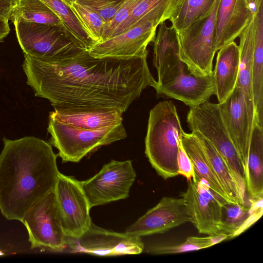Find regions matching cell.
Here are the masks:
<instances>
[{
	"label": "cell",
	"mask_w": 263,
	"mask_h": 263,
	"mask_svg": "<svg viewBox=\"0 0 263 263\" xmlns=\"http://www.w3.org/2000/svg\"><path fill=\"white\" fill-rule=\"evenodd\" d=\"M147 54L133 58L91 56L85 51L62 63H50L26 54L22 64L35 96L55 108H112L124 113L146 88L157 81Z\"/></svg>",
	"instance_id": "6da1fadb"
},
{
	"label": "cell",
	"mask_w": 263,
	"mask_h": 263,
	"mask_svg": "<svg viewBox=\"0 0 263 263\" xmlns=\"http://www.w3.org/2000/svg\"><path fill=\"white\" fill-rule=\"evenodd\" d=\"M0 154V212L22 221L38 201L53 192L60 173L57 155L49 143L27 136L3 138Z\"/></svg>",
	"instance_id": "7a4b0ae2"
},
{
	"label": "cell",
	"mask_w": 263,
	"mask_h": 263,
	"mask_svg": "<svg viewBox=\"0 0 263 263\" xmlns=\"http://www.w3.org/2000/svg\"><path fill=\"white\" fill-rule=\"evenodd\" d=\"M183 131L176 107L171 101L160 102L150 110L145 154L164 179L179 175L178 155Z\"/></svg>",
	"instance_id": "3957f363"
},
{
	"label": "cell",
	"mask_w": 263,
	"mask_h": 263,
	"mask_svg": "<svg viewBox=\"0 0 263 263\" xmlns=\"http://www.w3.org/2000/svg\"><path fill=\"white\" fill-rule=\"evenodd\" d=\"M186 120L192 133L208 140L221 157L235 182L240 202L245 203L243 165L223 122L218 104L206 101L190 107Z\"/></svg>",
	"instance_id": "277c9868"
},
{
	"label": "cell",
	"mask_w": 263,
	"mask_h": 263,
	"mask_svg": "<svg viewBox=\"0 0 263 263\" xmlns=\"http://www.w3.org/2000/svg\"><path fill=\"white\" fill-rule=\"evenodd\" d=\"M16 37L24 54L50 63L71 60L84 52L61 27L28 22H13Z\"/></svg>",
	"instance_id": "5b68a950"
},
{
	"label": "cell",
	"mask_w": 263,
	"mask_h": 263,
	"mask_svg": "<svg viewBox=\"0 0 263 263\" xmlns=\"http://www.w3.org/2000/svg\"><path fill=\"white\" fill-rule=\"evenodd\" d=\"M50 143L58 150L63 162H78L100 147L127 137L123 124L98 129H86L62 123L49 117Z\"/></svg>",
	"instance_id": "8992f818"
},
{
	"label": "cell",
	"mask_w": 263,
	"mask_h": 263,
	"mask_svg": "<svg viewBox=\"0 0 263 263\" xmlns=\"http://www.w3.org/2000/svg\"><path fill=\"white\" fill-rule=\"evenodd\" d=\"M220 1H216L209 15L176 31L180 59L189 73L195 76L213 72L216 53L214 40Z\"/></svg>",
	"instance_id": "52a82bcc"
},
{
	"label": "cell",
	"mask_w": 263,
	"mask_h": 263,
	"mask_svg": "<svg viewBox=\"0 0 263 263\" xmlns=\"http://www.w3.org/2000/svg\"><path fill=\"white\" fill-rule=\"evenodd\" d=\"M136 178L131 160H111L81 184L91 208L127 198Z\"/></svg>",
	"instance_id": "ba28073f"
},
{
	"label": "cell",
	"mask_w": 263,
	"mask_h": 263,
	"mask_svg": "<svg viewBox=\"0 0 263 263\" xmlns=\"http://www.w3.org/2000/svg\"><path fill=\"white\" fill-rule=\"evenodd\" d=\"M21 222L27 230L31 249L44 247L60 251L66 248L68 238L62 224L54 191L36 202Z\"/></svg>",
	"instance_id": "9c48e42d"
},
{
	"label": "cell",
	"mask_w": 263,
	"mask_h": 263,
	"mask_svg": "<svg viewBox=\"0 0 263 263\" xmlns=\"http://www.w3.org/2000/svg\"><path fill=\"white\" fill-rule=\"evenodd\" d=\"M54 193L66 235L71 239L79 238L92 222L90 216L91 207L81 181L60 172Z\"/></svg>",
	"instance_id": "30bf717a"
},
{
	"label": "cell",
	"mask_w": 263,
	"mask_h": 263,
	"mask_svg": "<svg viewBox=\"0 0 263 263\" xmlns=\"http://www.w3.org/2000/svg\"><path fill=\"white\" fill-rule=\"evenodd\" d=\"M66 247L72 253L110 256L141 254L144 251V243L141 237L108 230L92 222L79 238H68Z\"/></svg>",
	"instance_id": "8fae6325"
},
{
	"label": "cell",
	"mask_w": 263,
	"mask_h": 263,
	"mask_svg": "<svg viewBox=\"0 0 263 263\" xmlns=\"http://www.w3.org/2000/svg\"><path fill=\"white\" fill-rule=\"evenodd\" d=\"M180 196L184 200L191 222L199 233L209 235L221 233V205L227 200L215 194L204 180L196 175L194 180H190L186 191Z\"/></svg>",
	"instance_id": "7c38bea8"
},
{
	"label": "cell",
	"mask_w": 263,
	"mask_h": 263,
	"mask_svg": "<svg viewBox=\"0 0 263 263\" xmlns=\"http://www.w3.org/2000/svg\"><path fill=\"white\" fill-rule=\"evenodd\" d=\"M188 222L191 218L183 199L165 196L127 227L125 232L142 237L163 233Z\"/></svg>",
	"instance_id": "4fadbf2b"
},
{
	"label": "cell",
	"mask_w": 263,
	"mask_h": 263,
	"mask_svg": "<svg viewBox=\"0 0 263 263\" xmlns=\"http://www.w3.org/2000/svg\"><path fill=\"white\" fill-rule=\"evenodd\" d=\"M159 25L147 22L102 42L92 44L88 50L92 57L133 58L147 54L148 45L155 38Z\"/></svg>",
	"instance_id": "5bb4252c"
},
{
	"label": "cell",
	"mask_w": 263,
	"mask_h": 263,
	"mask_svg": "<svg viewBox=\"0 0 263 263\" xmlns=\"http://www.w3.org/2000/svg\"><path fill=\"white\" fill-rule=\"evenodd\" d=\"M218 104L223 122L238 152L245 170L251 132L247 106L241 90L236 86L233 92L224 102Z\"/></svg>",
	"instance_id": "9a60e30c"
},
{
	"label": "cell",
	"mask_w": 263,
	"mask_h": 263,
	"mask_svg": "<svg viewBox=\"0 0 263 263\" xmlns=\"http://www.w3.org/2000/svg\"><path fill=\"white\" fill-rule=\"evenodd\" d=\"M158 27L153 41V64L158 78L156 86L165 84L185 72V65L179 57L176 30L165 22Z\"/></svg>",
	"instance_id": "2e32d148"
},
{
	"label": "cell",
	"mask_w": 263,
	"mask_h": 263,
	"mask_svg": "<svg viewBox=\"0 0 263 263\" xmlns=\"http://www.w3.org/2000/svg\"><path fill=\"white\" fill-rule=\"evenodd\" d=\"M158 95L179 100L190 107L208 101L215 95L213 72L197 76L185 72L167 83L154 88Z\"/></svg>",
	"instance_id": "e0dca14e"
},
{
	"label": "cell",
	"mask_w": 263,
	"mask_h": 263,
	"mask_svg": "<svg viewBox=\"0 0 263 263\" xmlns=\"http://www.w3.org/2000/svg\"><path fill=\"white\" fill-rule=\"evenodd\" d=\"M254 13L247 0H220L214 40L215 52L234 41Z\"/></svg>",
	"instance_id": "ac0fdd59"
},
{
	"label": "cell",
	"mask_w": 263,
	"mask_h": 263,
	"mask_svg": "<svg viewBox=\"0 0 263 263\" xmlns=\"http://www.w3.org/2000/svg\"><path fill=\"white\" fill-rule=\"evenodd\" d=\"M255 32V13L239 35L240 64L236 86L242 91L247 106L249 127L255 124V110L252 89V64Z\"/></svg>",
	"instance_id": "d6986e66"
},
{
	"label": "cell",
	"mask_w": 263,
	"mask_h": 263,
	"mask_svg": "<svg viewBox=\"0 0 263 263\" xmlns=\"http://www.w3.org/2000/svg\"><path fill=\"white\" fill-rule=\"evenodd\" d=\"M185 0H139L128 17L114 31L110 37L147 22L158 25L178 14Z\"/></svg>",
	"instance_id": "ffe728a7"
},
{
	"label": "cell",
	"mask_w": 263,
	"mask_h": 263,
	"mask_svg": "<svg viewBox=\"0 0 263 263\" xmlns=\"http://www.w3.org/2000/svg\"><path fill=\"white\" fill-rule=\"evenodd\" d=\"M122 114L112 108H55L49 117L77 128L98 129L122 124Z\"/></svg>",
	"instance_id": "44dd1931"
},
{
	"label": "cell",
	"mask_w": 263,
	"mask_h": 263,
	"mask_svg": "<svg viewBox=\"0 0 263 263\" xmlns=\"http://www.w3.org/2000/svg\"><path fill=\"white\" fill-rule=\"evenodd\" d=\"M240 50L233 41L218 50L213 70L215 95L218 103L224 102L235 88L239 70Z\"/></svg>",
	"instance_id": "7402d4cb"
},
{
	"label": "cell",
	"mask_w": 263,
	"mask_h": 263,
	"mask_svg": "<svg viewBox=\"0 0 263 263\" xmlns=\"http://www.w3.org/2000/svg\"><path fill=\"white\" fill-rule=\"evenodd\" d=\"M262 199L251 198L250 207L239 202L224 201L221 209V233L232 238L247 230L262 216Z\"/></svg>",
	"instance_id": "603a6c76"
},
{
	"label": "cell",
	"mask_w": 263,
	"mask_h": 263,
	"mask_svg": "<svg viewBox=\"0 0 263 263\" xmlns=\"http://www.w3.org/2000/svg\"><path fill=\"white\" fill-rule=\"evenodd\" d=\"M246 190L252 199L263 197V127L255 123L245 167Z\"/></svg>",
	"instance_id": "cb8c5ba5"
},
{
	"label": "cell",
	"mask_w": 263,
	"mask_h": 263,
	"mask_svg": "<svg viewBox=\"0 0 263 263\" xmlns=\"http://www.w3.org/2000/svg\"><path fill=\"white\" fill-rule=\"evenodd\" d=\"M181 142L193 163L195 175L204 180L218 196L231 202L214 175L198 137L183 131Z\"/></svg>",
	"instance_id": "d4e9b609"
},
{
	"label": "cell",
	"mask_w": 263,
	"mask_h": 263,
	"mask_svg": "<svg viewBox=\"0 0 263 263\" xmlns=\"http://www.w3.org/2000/svg\"><path fill=\"white\" fill-rule=\"evenodd\" d=\"M252 89L255 120L263 127V9L255 14V32L252 64Z\"/></svg>",
	"instance_id": "484cf974"
},
{
	"label": "cell",
	"mask_w": 263,
	"mask_h": 263,
	"mask_svg": "<svg viewBox=\"0 0 263 263\" xmlns=\"http://www.w3.org/2000/svg\"><path fill=\"white\" fill-rule=\"evenodd\" d=\"M9 20L13 23L25 21L51 25L64 29L59 17L41 0H17Z\"/></svg>",
	"instance_id": "4316f807"
},
{
	"label": "cell",
	"mask_w": 263,
	"mask_h": 263,
	"mask_svg": "<svg viewBox=\"0 0 263 263\" xmlns=\"http://www.w3.org/2000/svg\"><path fill=\"white\" fill-rule=\"evenodd\" d=\"M195 135L199 139L214 175L230 201L241 203L235 182L221 157L208 140Z\"/></svg>",
	"instance_id": "83f0119b"
},
{
	"label": "cell",
	"mask_w": 263,
	"mask_h": 263,
	"mask_svg": "<svg viewBox=\"0 0 263 263\" xmlns=\"http://www.w3.org/2000/svg\"><path fill=\"white\" fill-rule=\"evenodd\" d=\"M61 20L70 37L84 50H87L94 44L81 27L70 8L62 0H41Z\"/></svg>",
	"instance_id": "f1b7e54d"
},
{
	"label": "cell",
	"mask_w": 263,
	"mask_h": 263,
	"mask_svg": "<svg viewBox=\"0 0 263 263\" xmlns=\"http://www.w3.org/2000/svg\"><path fill=\"white\" fill-rule=\"evenodd\" d=\"M217 0H185L176 17L171 22L178 31L209 15Z\"/></svg>",
	"instance_id": "f546056e"
},
{
	"label": "cell",
	"mask_w": 263,
	"mask_h": 263,
	"mask_svg": "<svg viewBox=\"0 0 263 263\" xmlns=\"http://www.w3.org/2000/svg\"><path fill=\"white\" fill-rule=\"evenodd\" d=\"M89 38L95 43L101 41L105 21L90 8L74 2L69 6Z\"/></svg>",
	"instance_id": "4dcf8cb0"
},
{
	"label": "cell",
	"mask_w": 263,
	"mask_h": 263,
	"mask_svg": "<svg viewBox=\"0 0 263 263\" xmlns=\"http://www.w3.org/2000/svg\"><path fill=\"white\" fill-rule=\"evenodd\" d=\"M213 246L211 236L206 237L190 236L181 243L172 245H154L148 247L147 253L155 255L171 254L200 250Z\"/></svg>",
	"instance_id": "1f68e13d"
},
{
	"label": "cell",
	"mask_w": 263,
	"mask_h": 263,
	"mask_svg": "<svg viewBox=\"0 0 263 263\" xmlns=\"http://www.w3.org/2000/svg\"><path fill=\"white\" fill-rule=\"evenodd\" d=\"M126 0H76L97 12L105 23L111 20Z\"/></svg>",
	"instance_id": "d6a6232c"
},
{
	"label": "cell",
	"mask_w": 263,
	"mask_h": 263,
	"mask_svg": "<svg viewBox=\"0 0 263 263\" xmlns=\"http://www.w3.org/2000/svg\"><path fill=\"white\" fill-rule=\"evenodd\" d=\"M139 1L126 0L114 17L105 23L100 42L110 38L114 31L128 17Z\"/></svg>",
	"instance_id": "836d02e7"
},
{
	"label": "cell",
	"mask_w": 263,
	"mask_h": 263,
	"mask_svg": "<svg viewBox=\"0 0 263 263\" xmlns=\"http://www.w3.org/2000/svg\"><path fill=\"white\" fill-rule=\"evenodd\" d=\"M178 164L179 174L183 175L189 180L195 179L196 175L193 163L184 149L181 141L178 151Z\"/></svg>",
	"instance_id": "e575fe53"
},
{
	"label": "cell",
	"mask_w": 263,
	"mask_h": 263,
	"mask_svg": "<svg viewBox=\"0 0 263 263\" xmlns=\"http://www.w3.org/2000/svg\"><path fill=\"white\" fill-rule=\"evenodd\" d=\"M17 0H0V16L10 18Z\"/></svg>",
	"instance_id": "d590c367"
},
{
	"label": "cell",
	"mask_w": 263,
	"mask_h": 263,
	"mask_svg": "<svg viewBox=\"0 0 263 263\" xmlns=\"http://www.w3.org/2000/svg\"><path fill=\"white\" fill-rule=\"evenodd\" d=\"M9 18L0 16V42L6 37L10 32Z\"/></svg>",
	"instance_id": "8d00e7d4"
},
{
	"label": "cell",
	"mask_w": 263,
	"mask_h": 263,
	"mask_svg": "<svg viewBox=\"0 0 263 263\" xmlns=\"http://www.w3.org/2000/svg\"><path fill=\"white\" fill-rule=\"evenodd\" d=\"M248 5L253 13H256L258 10L262 0H247Z\"/></svg>",
	"instance_id": "74e56055"
},
{
	"label": "cell",
	"mask_w": 263,
	"mask_h": 263,
	"mask_svg": "<svg viewBox=\"0 0 263 263\" xmlns=\"http://www.w3.org/2000/svg\"><path fill=\"white\" fill-rule=\"evenodd\" d=\"M67 6H69L71 4L74 2H76V0H62Z\"/></svg>",
	"instance_id": "f35d334b"
},
{
	"label": "cell",
	"mask_w": 263,
	"mask_h": 263,
	"mask_svg": "<svg viewBox=\"0 0 263 263\" xmlns=\"http://www.w3.org/2000/svg\"><path fill=\"white\" fill-rule=\"evenodd\" d=\"M3 255H4V253L1 250H0V256Z\"/></svg>",
	"instance_id": "ab89813d"
}]
</instances>
